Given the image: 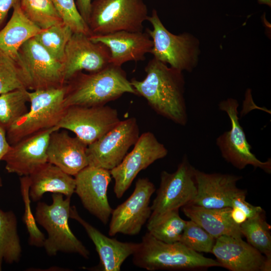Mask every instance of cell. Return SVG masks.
Returning <instances> with one entry per match:
<instances>
[{"mask_svg":"<svg viewBox=\"0 0 271 271\" xmlns=\"http://www.w3.org/2000/svg\"><path fill=\"white\" fill-rule=\"evenodd\" d=\"M147 222L148 232L166 243L179 241L186 224V221L180 216L179 209L171 210L155 220Z\"/></svg>","mask_w":271,"mask_h":271,"instance_id":"29","label":"cell"},{"mask_svg":"<svg viewBox=\"0 0 271 271\" xmlns=\"http://www.w3.org/2000/svg\"><path fill=\"white\" fill-rule=\"evenodd\" d=\"M74 177V193L83 207L106 225L113 210L107 198L108 187L112 178L110 171L88 166Z\"/></svg>","mask_w":271,"mask_h":271,"instance_id":"16","label":"cell"},{"mask_svg":"<svg viewBox=\"0 0 271 271\" xmlns=\"http://www.w3.org/2000/svg\"><path fill=\"white\" fill-rule=\"evenodd\" d=\"M20 0H0V27L5 21L9 10Z\"/></svg>","mask_w":271,"mask_h":271,"instance_id":"38","label":"cell"},{"mask_svg":"<svg viewBox=\"0 0 271 271\" xmlns=\"http://www.w3.org/2000/svg\"><path fill=\"white\" fill-rule=\"evenodd\" d=\"M195 170L184 155L175 172H161L160 186L151 206L152 213L148 221L192 202L197 193Z\"/></svg>","mask_w":271,"mask_h":271,"instance_id":"8","label":"cell"},{"mask_svg":"<svg viewBox=\"0 0 271 271\" xmlns=\"http://www.w3.org/2000/svg\"><path fill=\"white\" fill-rule=\"evenodd\" d=\"M168 153L165 146L152 132L147 131L140 135L132 151L110 171L114 180L113 190L116 197L121 198L142 170L165 158Z\"/></svg>","mask_w":271,"mask_h":271,"instance_id":"13","label":"cell"},{"mask_svg":"<svg viewBox=\"0 0 271 271\" xmlns=\"http://www.w3.org/2000/svg\"><path fill=\"white\" fill-rule=\"evenodd\" d=\"M197 193L192 204L204 208L230 207L232 196L239 189L237 182L242 176L219 173H207L196 169Z\"/></svg>","mask_w":271,"mask_h":271,"instance_id":"19","label":"cell"},{"mask_svg":"<svg viewBox=\"0 0 271 271\" xmlns=\"http://www.w3.org/2000/svg\"><path fill=\"white\" fill-rule=\"evenodd\" d=\"M26 17L42 30L63 22L51 0H20Z\"/></svg>","mask_w":271,"mask_h":271,"instance_id":"31","label":"cell"},{"mask_svg":"<svg viewBox=\"0 0 271 271\" xmlns=\"http://www.w3.org/2000/svg\"><path fill=\"white\" fill-rule=\"evenodd\" d=\"M258 2L261 4H265L268 6L271 5V0H257Z\"/></svg>","mask_w":271,"mask_h":271,"instance_id":"41","label":"cell"},{"mask_svg":"<svg viewBox=\"0 0 271 271\" xmlns=\"http://www.w3.org/2000/svg\"><path fill=\"white\" fill-rule=\"evenodd\" d=\"M148 8L143 0H93L88 26L91 35L143 31Z\"/></svg>","mask_w":271,"mask_h":271,"instance_id":"7","label":"cell"},{"mask_svg":"<svg viewBox=\"0 0 271 271\" xmlns=\"http://www.w3.org/2000/svg\"><path fill=\"white\" fill-rule=\"evenodd\" d=\"M246 193L245 190L239 189L231 199L230 207L240 210L247 219L263 213L264 211L261 207L254 206L246 201Z\"/></svg>","mask_w":271,"mask_h":271,"instance_id":"36","label":"cell"},{"mask_svg":"<svg viewBox=\"0 0 271 271\" xmlns=\"http://www.w3.org/2000/svg\"><path fill=\"white\" fill-rule=\"evenodd\" d=\"M140 137L137 120H121L99 139L87 146L88 166L109 171L116 167Z\"/></svg>","mask_w":271,"mask_h":271,"instance_id":"11","label":"cell"},{"mask_svg":"<svg viewBox=\"0 0 271 271\" xmlns=\"http://www.w3.org/2000/svg\"><path fill=\"white\" fill-rule=\"evenodd\" d=\"M120 121L116 109L106 105L72 106L65 108L57 126L72 131L88 146L109 131Z\"/></svg>","mask_w":271,"mask_h":271,"instance_id":"12","label":"cell"},{"mask_svg":"<svg viewBox=\"0 0 271 271\" xmlns=\"http://www.w3.org/2000/svg\"><path fill=\"white\" fill-rule=\"evenodd\" d=\"M22 251L15 214L0 209V270L3 261L9 264L18 262Z\"/></svg>","mask_w":271,"mask_h":271,"instance_id":"26","label":"cell"},{"mask_svg":"<svg viewBox=\"0 0 271 271\" xmlns=\"http://www.w3.org/2000/svg\"><path fill=\"white\" fill-rule=\"evenodd\" d=\"M145 70L146 75L143 80L134 78L130 80L136 95L145 98L158 114L176 124L185 125L188 115L182 72L154 58L149 61Z\"/></svg>","mask_w":271,"mask_h":271,"instance_id":"1","label":"cell"},{"mask_svg":"<svg viewBox=\"0 0 271 271\" xmlns=\"http://www.w3.org/2000/svg\"><path fill=\"white\" fill-rule=\"evenodd\" d=\"M66 85L63 101L65 108L103 106L124 93L136 95L121 66L112 64L96 72L85 74L79 72Z\"/></svg>","mask_w":271,"mask_h":271,"instance_id":"2","label":"cell"},{"mask_svg":"<svg viewBox=\"0 0 271 271\" xmlns=\"http://www.w3.org/2000/svg\"><path fill=\"white\" fill-rule=\"evenodd\" d=\"M69 217L76 220L84 228L95 245L103 271L120 270L123 262L139 246V243L121 242L105 235L82 218L75 206L70 208Z\"/></svg>","mask_w":271,"mask_h":271,"instance_id":"22","label":"cell"},{"mask_svg":"<svg viewBox=\"0 0 271 271\" xmlns=\"http://www.w3.org/2000/svg\"><path fill=\"white\" fill-rule=\"evenodd\" d=\"M153 29L146 32L153 41L150 52L154 58L183 72H191L197 66L200 54L199 42L193 35L184 33L175 35L169 32L153 10L147 18Z\"/></svg>","mask_w":271,"mask_h":271,"instance_id":"6","label":"cell"},{"mask_svg":"<svg viewBox=\"0 0 271 271\" xmlns=\"http://www.w3.org/2000/svg\"><path fill=\"white\" fill-rule=\"evenodd\" d=\"M29 91L18 89L0 94V126L6 130L28 111Z\"/></svg>","mask_w":271,"mask_h":271,"instance_id":"27","label":"cell"},{"mask_svg":"<svg viewBox=\"0 0 271 271\" xmlns=\"http://www.w3.org/2000/svg\"><path fill=\"white\" fill-rule=\"evenodd\" d=\"M231 217L233 221L239 225L247 219L243 212L236 208H231Z\"/></svg>","mask_w":271,"mask_h":271,"instance_id":"40","label":"cell"},{"mask_svg":"<svg viewBox=\"0 0 271 271\" xmlns=\"http://www.w3.org/2000/svg\"><path fill=\"white\" fill-rule=\"evenodd\" d=\"M52 203L39 201L35 219L48 233L43 247L47 254L54 256L59 252L76 253L88 258L90 252L72 232L68 224L71 197L63 198L61 194L52 195Z\"/></svg>","mask_w":271,"mask_h":271,"instance_id":"4","label":"cell"},{"mask_svg":"<svg viewBox=\"0 0 271 271\" xmlns=\"http://www.w3.org/2000/svg\"><path fill=\"white\" fill-rule=\"evenodd\" d=\"M73 33L63 22L42 30L34 38L54 58L63 63L66 46Z\"/></svg>","mask_w":271,"mask_h":271,"instance_id":"30","label":"cell"},{"mask_svg":"<svg viewBox=\"0 0 271 271\" xmlns=\"http://www.w3.org/2000/svg\"><path fill=\"white\" fill-rule=\"evenodd\" d=\"M216 238L193 221H186L180 242L195 251L211 253Z\"/></svg>","mask_w":271,"mask_h":271,"instance_id":"33","label":"cell"},{"mask_svg":"<svg viewBox=\"0 0 271 271\" xmlns=\"http://www.w3.org/2000/svg\"><path fill=\"white\" fill-rule=\"evenodd\" d=\"M20 180L21 193L24 204L23 221L29 234V243L32 246L43 247L46 237L37 226L35 217L33 214L31 207L29 176H22Z\"/></svg>","mask_w":271,"mask_h":271,"instance_id":"32","label":"cell"},{"mask_svg":"<svg viewBox=\"0 0 271 271\" xmlns=\"http://www.w3.org/2000/svg\"><path fill=\"white\" fill-rule=\"evenodd\" d=\"M111 64L110 52L105 45L93 42L89 36L83 33H73L65 50L63 62L64 82L66 84L83 70L96 72Z\"/></svg>","mask_w":271,"mask_h":271,"instance_id":"15","label":"cell"},{"mask_svg":"<svg viewBox=\"0 0 271 271\" xmlns=\"http://www.w3.org/2000/svg\"><path fill=\"white\" fill-rule=\"evenodd\" d=\"M63 22L73 33L91 35L89 27L80 15L75 0H51Z\"/></svg>","mask_w":271,"mask_h":271,"instance_id":"35","label":"cell"},{"mask_svg":"<svg viewBox=\"0 0 271 271\" xmlns=\"http://www.w3.org/2000/svg\"><path fill=\"white\" fill-rule=\"evenodd\" d=\"M240 229L249 244L271 259L270 227L265 220L264 212L247 219L240 225Z\"/></svg>","mask_w":271,"mask_h":271,"instance_id":"28","label":"cell"},{"mask_svg":"<svg viewBox=\"0 0 271 271\" xmlns=\"http://www.w3.org/2000/svg\"><path fill=\"white\" fill-rule=\"evenodd\" d=\"M21 88L26 87L20 67L13 59L0 55V94Z\"/></svg>","mask_w":271,"mask_h":271,"instance_id":"34","label":"cell"},{"mask_svg":"<svg viewBox=\"0 0 271 271\" xmlns=\"http://www.w3.org/2000/svg\"><path fill=\"white\" fill-rule=\"evenodd\" d=\"M60 129L55 126L26 137L10 147L2 161L9 173L29 176L48 163L47 150L50 134Z\"/></svg>","mask_w":271,"mask_h":271,"instance_id":"17","label":"cell"},{"mask_svg":"<svg viewBox=\"0 0 271 271\" xmlns=\"http://www.w3.org/2000/svg\"><path fill=\"white\" fill-rule=\"evenodd\" d=\"M11 19L0 30V55L7 57L19 64L18 51L22 45L41 31L24 14L20 1L13 8Z\"/></svg>","mask_w":271,"mask_h":271,"instance_id":"23","label":"cell"},{"mask_svg":"<svg viewBox=\"0 0 271 271\" xmlns=\"http://www.w3.org/2000/svg\"><path fill=\"white\" fill-rule=\"evenodd\" d=\"M29 176V195L34 202L39 201L47 192L71 197L75 192L74 178L49 162Z\"/></svg>","mask_w":271,"mask_h":271,"instance_id":"25","label":"cell"},{"mask_svg":"<svg viewBox=\"0 0 271 271\" xmlns=\"http://www.w3.org/2000/svg\"><path fill=\"white\" fill-rule=\"evenodd\" d=\"M91 0H76L77 10L84 21L88 25L89 18Z\"/></svg>","mask_w":271,"mask_h":271,"instance_id":"37","label":"cell"},{"mask_svg":"<svg viewBox=\"0 0 271 271\" xmlns=\"http://www.w3.org/2000/svg\"><path fill=\"white\" fill-rule=\"evenodd\" d=\"M66 90L65 84L58 88L29 91L30 109L6 130L9 144L57 126L65 109L63 101Z\"/></svg>","mask_w":271,"mask_h":271,"instance_id":"5","label":"cell"},{"mask_svg":"<svg viewBox=\"0 0 271 271\" xmlns=\"http://www.w3.org/2000/svg\"><path fill=\"white\" fill-rule=\"evenodd\" d=\"M184 214L215 238L226 235L242 238L240 225L231 217V208H207L188 204L182 207Z\"/></svg>","mask_w":271,"mask_h":271,"instance_id":"24","label":"cell"},{"mask_svg":"<svg viewBox=\"0 0 271 271\" xmlns=\"http://www.w3.org/2000/svg\"><path fill=\"white\" fill-rule=\"evenodd\" d=\"M18 53V65L27 90L58 88L65 84L63 63L54 58L34 37L24 43Z\"/></svg>","mask_w":271,"mask_h":271,"instance_id":"9","label":"cell"},{"mask_svg":"<svg viewBox=\"0 0 271 271\" xmlns=\"http://www.w3.org/2000/svg\"><path fill=\"white\" fill-rule=\"evenodd\" d=\"M211 253L220 266L231 271H270L271 259L242 238L223 235L216 238Z\"/></svg>","mask_w":271,"mask_h":271,"instance_id":"18","label":"cell"},{"mask_svg":"<svg viewBox=\"0 0 271 271\" xmlns=\"http://www.w3.org/2000/svg\"><path fill=\"white\" fill-rule=\"evenodd\" d=\"M90 40L94 43L105 45L110 52L111 64L121 66L128 61H143L146 54L153 47V41L146 32L120 31L102 35H91Z\"/></svg>","mask_w":271,"mask_h":271,"instance_id":"20","label":"cell"},{"mask_svg":"<svg viewBox=\"0 0 271 271\" xmlns=\"http://www.w3.org/2000/svg\"><path fill=\"white\" fill-rule=\"evenodd\" d=\"M133 264L148 270H180L220 266L215 259L188 248L180 241L166 243L147 232L132 254Z\"/></svg>","mask_w":271,"mask_h":271,"instance_id":"3","label":"cell"},{"mask_svg":"<svg viewBox=\"0 0 271 271\" xmlns=\"http://www.w3.org/2000/svg\"><path fill=\"white\" fill-rule=\"evenodd\" d=\"M155 191L154 184L148 178L139 179L132 194L113 209L109 235L113 236L118 233L129 235L139 234L151 216L150 199Z\"/></svg>","mask_w":271,"mask_h":271,"instance_id":"14","label":"cell"},{"mask_svg":"<svg viewBox=\"0 0 271 271\" xmlns=\"http://www.w3.org/2000/svg\"><path fill=\"white\" fill-rule=\"evenodd\" d=\"M218 106L221 110L226 113L231 122L230 129L224 131L216 140L222 157L238 169L242 170L251 165L270 174L271 159L261 161L251 151V147L239 121L238 101L228 98L221 101Z\"/></svg>","mask_w":271,"mask_h":271,"instance_id":"10","label":"cell"},{"mask_svg":"<svg viewBox=\"0 0 271 271\" xmlns=\"http://www.w3.org/2000/svg\"><path fill=\"white\" fill-rule=\"evenodd\" d=\"M87 145L66 130L54 131L50 134L47 150L48 162L75 176L88 166Z\"/></svg>","mask_w":271,"mask_h":271,"instance_id":"21","label":"cell"},{"mask_svg":"<svg viewBox=\"0 0 271 271\" xmlns=\"http://www.w3.org/2000/svg\"><path fill=\"white\" fill-rule=\"evenodd\" d=\"M10 147L6 136V130L0 126V162ZM3 186L2 179L0 176V187Z\"/></svg>","mask_w":271,"mask_h":271,"instance_id":"39","label":"cell"}]
</instances>
